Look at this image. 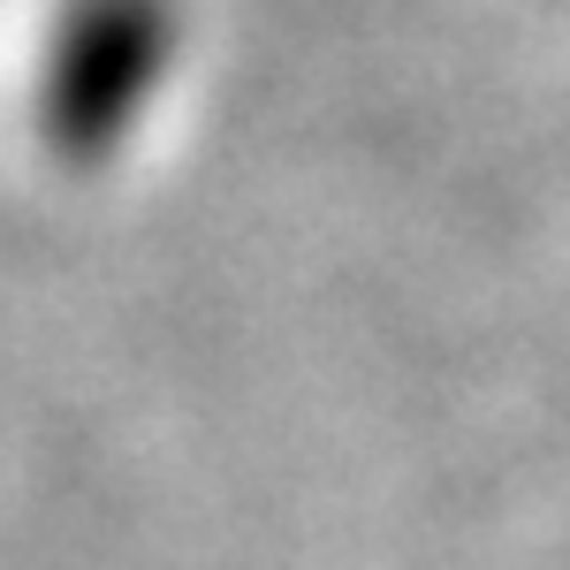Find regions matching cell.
Returning a JSON list of instances; mask_svg holds the SVG:
<instances>
[{
    "mask_svg": "<svg viewBox=\"0 0 570 570\" xmlns=\"http://www.w3.org/2000/svg\"><path fill=\"white\" fill-rule=\"evenodd\" d=\"M176 69L168 0H61L39 46V137L61 168H107Z\"/></svg>",
    "mask_w": 570,
    "mask_h": 570,
    "instance_id": "obj_1",
    "label": "cell"
}]
</instances>
